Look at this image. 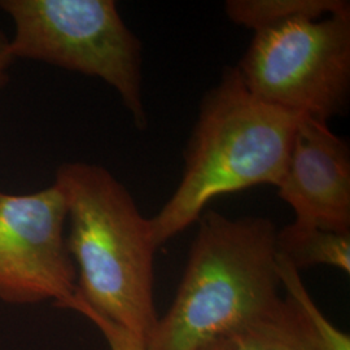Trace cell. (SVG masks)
Returning <instances> with one entry per match:
<instances>
[{
  "label": "cell",
  "instance_id": "3",
  "mask_svg": "<svg viewBox=\"0 0 350 350\" xmlns=\"http://www.w3.org/2000/svg\"><path fill=\"white\" fill-rule=\"evenodd\" d=\"M53 183L66 204V245L77 270L78 299L146 340L159 318L153 295L157 248L150 219L100 165L64 163Z\"/></svg>",
  "mask_w": 350,
  "mask_h": 350
},
{
  "label": "cell",
  "instance_id": "11",
  "mask_svg": "<svg viewBox=\"0 0 350 350\" xmlns=\"http://www.w3.org/2000/svg\"><path fill=\"white\" fill-rule=\"evenodd\" d=\"M230 340V350H306L288 317L284 301L274 315Z\"/></svg>",
  "mask_w": 350,
  "mask_h": 350
},
{
  "label": "cell",
  "instance_id": "1",
  "mask_svg": "<svg viewBox=\"0 0 350 350\" xmlns=\"http://www.w3.org/2000/svg\"><path fill=\"white\" fill-rule=\"evenodd\" d=\"M174 300L144 350H201L274 315L283 305L278 228L263 217L202 213Z\"/></svg>",
  "mask_w": 350,
  "mask_h": 350
},
{
  "label": "cell",
  "instance_id": "5",
  "mask_svg": "<svg viewBox=\"0 0 350 350\" xmlns=\"http://www.w3.org/2000/svg\"><path fill=\"white\" fill-rule=\"evenodd\" d=\"M235 69L260 100L328 124L349 104L350 13L254 33Z\"/></svg>",
  "mask_w": 350,
  "mask_h": 350
},
{
  "label": "cell",
  "instance_id": "12",
  "mask_svg": "<svg viewBox=\"0 0 350 350\" xmlns=\"http://www.w3.org/2000/svg\"><path fill=\"white\" fill-rule=\"evenodd\" d=\"M75 313L83 315L91 323L98 327L111 350H144V338L129 332L124 327L113 323L108 318L92 312L78 297L68 308Z\"/></svg>",
  "mask_w": 350,
  "mask_h": 350
},
{
  "label": "cell",
  "instance_id": "7",
  "mask_svg": "<svg viewBox=\"0 0 350 350\" xmlns=\"http://www.w3.org/2000/svg\"><path fill=\"white\" fill-rule=\"evenodd\" d=\"M278 195L293 224L350 232V152L327 122L302 116Z\"/></svg>",
  "mask_w": 350,
  "mask_h": 350
},
{
  "label": "cell",
  "instance_id": "6",
  "mask_svg": "<svg viewBox=\"0 0 350 350\" xmlns=\"http://www.w3.org/2000/svg\"><path fill=\"white\" fill-rule=\"evenodd\" d=\"M65 226L66 204L55 183L31 193L0 191V300L68 308L77 270Z\"/></svg>",
  "mask_w": 350,
  "mask_h": 350
},
{
  "label": "cell",
  "instance_id": "13",
  "mask_svg": "<svg viewBox=\"0 0 350 350\" xmlns=\"http://www.w3.org/2000/svg\"><path fill=\"white\" fill-rule=\"evenodd\" d=\"M13 63L14 59L10 50V37L0 29V90L10 79V69Z\"/></svg>",
  "mask_w": 350,
  "mask_h": 350
},
{
  "label": "cell",
  "instance_id": "2",
  "mask_svg": "<svg viewBox=\"0 0 350 350\" xmlns=\"http://www.w3.org/2000/svg\"><path fill=\"white\" fill-rule=\"evenodd\" d=\"M302 116L260 100L235 68H226L202 96L178 187L150 218L154 247L198 222L218 196L261 185L278 187Z\"/></svg>",
  "mask_w": 350,
  "mask_h": 350
},
{
  "label": "cell",
  "instance_id": "4",
  "mask_svg": "<svg viewBox=\"0 0 350 350\" xmlns=\"http://www.w3.org/2000/svg\"><path fill=\"white\" fill-rule=\"evenodd\" d=\"M13 24V59L49 64L104 81L139 130L147 127L142 43L113 0H0Z\"/></svg>",
  "mask_w": 350,
  "mask_h": 350
},
{
  "label": "cell",
  "instance_id": "9",
  "mask_svg": "<svg viewBox=\"0 0 350 350\" xmlns=\"http://www.w3.org/2000/svg\"><path fill=\"white\" fill-rule=\"evenodd\" d=\"M278 254L299 271L329 266L350 273V232L289 224L276 234Z\"/></svg>",
  "mask_w": 350,
  "mask_h": 350
},
{
  "label": "cell",
  "instance_id": "10",
  "mask_svg": "<svg viewBox=\"0 0 350 350\" xmlns=\"http://www.w3.org/2000/svg\"><path fill=\"white\" fill-rule=\"evenodd\" d=\"M226 14L234 24L258 33L296 18L350 13L345 0H228Z\"/></svg>",
  "mask_w": 350,
  "mask_h": 350
},
{
  "label": "cell",
  "instance_id": "14",
  "mask_svg": "<svg viewBox=\"0 0 350 350\" xmlns=\"http://www.w3.org/2000/svg\"><path fill=\"white\" fill-rule=\"evenodd\" d=\"M201 350H230V340H221V341L213 342Z\"/></svg>",
  "mask_w": 350,
  "mask_h": 350
},
{
  "label": "cell",
  "instance_id": "8",
  "mask_svg": "<svg viewBox=\"0 0 350 350\" xmlns=\"http://www.w3.org/2000/svg\"><path fill=\"white\" fill-rule=\"evenodd\" d=\"M284 306L292 325L306 350H350V336L332 325L314 302L300 271L278 254Z\"/></svg>",
  "mask_w": 350,
  "mask_h": 350
}]
</instances>
